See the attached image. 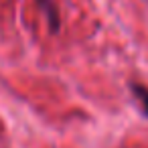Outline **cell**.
<instances>
[{
    "label": "cell",
    "mask_w": 148,
    "mask_h": 148,
    "mask_svg": "<svg viewBox=\"0 0 148 148\" xmlns=\"http://www.w3.org/2000/svg\"><path fill=\"white\" fill-rule=\"evenodd\" d=\"M37 2H39V6L45 10V14H47V18H49V23H51V27L57 29V27H59V14H57V8H55V4H53V0H37Z\"/></svg>",
    "instance_id": "obj_1"
},
{
    "label": "cell",
    "mask_w": 148,
    "mask_h": 148,
    "mask_svg": "<svg viewBox=\"0 0 148 148\" xmlns=\"http://www.w3.org/2000/svg\"><path fill=\"white\" fill-rule=\"evenodd\" d=\"M132 91H134L136 99L140 101L142 112L148 116V87H144V85H132Z\"/></svg>",
    "instance_id": "obj_2"
}]
</instances>
